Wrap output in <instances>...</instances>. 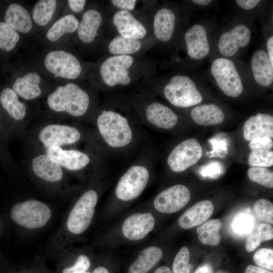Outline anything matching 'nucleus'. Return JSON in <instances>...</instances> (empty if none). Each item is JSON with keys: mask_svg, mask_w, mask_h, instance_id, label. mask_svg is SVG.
<instances>
[{"mask_svg": "<svg viewBox=\"0 0 273 273\" xmlns=\"http://www.w3.org/2000/svg\"><path fill=\"white\" fill-rule=\"evenodd\" d=\"M273 147L272 139L264 136L255 138L250 141L249 147L251 150L255 149H267L271 150Z\"/></svg>", "mask_w": 273, "mask_h": 273, "instance_id": "c03bdc74", "label": "nucleus"}, {"mask_svg": "<svg viewBox=\"0 0 273 273\" xmlns=\"http://www.w3.org/2000/svg\"><path fill=\"white\" fill-rule=\"evenodd\" d=\"M40 81L41 78L38 73L30 72L17 78L13 84V89L24 99L33 100L41 94L39 85Z\"/></svg>", "mask_w": 273, "mask_h": 273, "instance_id": "bb28decb", "label": "nucleus"}, {"mask_svg": "<svg viewBox=\"0 0 273 273\" xmlns=\"http://www.w3.org/2000/svg\"><path fill=\"white\" fill-rule=\"evenodd\" d=\"M10 215L12 220L18 225L28 229H36L47 223L52 212L43 202L31 199L14 205Z\"/></svg>", "mask_w": 273, "mask_h": 273, "instance_id": "20e7f679", "label": "nucleus"}, {"mask_svg": "<svg viewBox=\"0 0 273 273\" xmlns=\"http://www.w3.org/2000/svg\"><path fill=\"white\" fill-rule=\"evenodd\" d=\"M191 193L185 186L177 184L161 191L153 200L154 208L165 214L176 212L184 208L190 200Z\"/></svg>", "mask_w": 273, "mask_h": 273, "instance_id": "ddd939ff", "label": "nucleus"}, {"mask_svg": "<svg viewBox=\"0 0 273 273\" xmlns=\"http://www.w3.org/2000/svg\"><path fill=\"white\" fill-rule=\"evenodd\" d=\"M175 16L170 9L162 8L155 15L153 31L156 38L162 41H169L173 34Z\"/></svg>", "mask_w": 273, "mask_h": 273, "instance_id": "393cba45", "label": "nucleus"}, {"mask_svg": "<svg viewBox=\"0 0 273 273\" xmlns=\"http://www.w3.org/2000/svg\"><path fill=\"white\" fill-rule=\"evenodd\" d=\"M102 22L101 13L96 10L86 11L82 15L77 28L78 36L84 43H89L95 39Z\"/></svg>", "mask_w": 273, "mask_h": 273, "instance_id": "a878e982", "label": "nucleus"}, {"mask_svg": "<svg viewBox=\"0 0 273 273\" xmlns=\"http://www.w3.org/2000/svg\"><path fill=\"white\" fill-rule=\"evenodd\" d=\"M83 273H90V272H87V271H85V272H83Z\"/></svg>", "mask_w": 273, "mask_h": 273, "instance_id": "13d9d810", "label": "nucleus"}, {"mask_svg": "<svg viewBox=\"0 0 273 273\" xmlns=\"http://www.w3.org/2000/svg\"><path fill=\"white\" fill-rule=\"evenodd\" d=\"M90 266L89 258L84 254L79 255L73 265L65 268L62 273H83L86 271Z\"/></svg>", "mask_w": 273, "mask_h": 273, "instance_id": "a19ab883", "label": "nucleus"}, {"mask_svg": "<svg viewBox=\"0 0 273 273\" xmlns=\"http://www.w3.org/2000/svg\"><path fill=\"white\" fill-rule=\"evenodd\" d=\"M260 2L259 0H237L236 3L241 8L247 10L255 7Z\"/></svg>", "mask_w": 273, "mask_h": 273, "instance_id": "de8ad7c7", "label": "nucleus"}, {"mask_svg": "<svg viewBox=\"0 0 273 273\" xmlns=\"http://www.w3.org/2000/svg\"><path fill=\"white\" fill-rule=\"evenodd\" d=\"M194 273H213V269L209 263H205L198 267Z\"/></svg>", "mask_w": 273, "mask_h": 273, "instance_id": "3c124183", "label": "nucleus"}, {"mask_svg": "<svg viewBox=\"0 0 273 273\" xmlns=\"http://www.w3.org/2000/svg\"><path fill=\"white\" fill-rule=\"evenodd\" d=\"M214 211L212 203L201 201L186 210L178 218V223L184 229H189L206 222Z\"/></svg>", "mask_w": 273, "mask_h": 273, "instance_id": "aec40b11", "label": "nucleus"}, {"mask_svg": "<svg viewBox=\"0 0 273 273\" xmlns=\"http://www.w3.org/2000/svg\"><path fill=\"white\" fill-rule=\"evenodd\" d=\"M211 72L217 85L226 95L236 98L242 94V80L232 61L224 58L215 60Z\"/></svg>", "mask_w": 273, "mask_h": 273, "instance_id": "0eeeda50", "label": "nucleus"}, {"mask_svg": "<svg viewBox=\"0 0 273 273\" xmlns=\"http://www.w3.org/2000/svg\"><path fill=\"white\" fill-rule=\"evenodd\" d=\"M57 7L55 0H40L34 6L32 11V18L39 26H45L53 18Z\"/></svg>", "mask_w": 273, "mask_h": 273, "instance_id": "473e14b6", "label": "nucleus"}, {"mask_svg": "<svg viewBox=\"0 0 273 273\" xmlns=\"http://www.w3.org/2000/svg\"><path fill=\"white\" fill-rule=\"evenodd\" d=\"M113 23L117 31L123 37L139 39L147 34L145 27L129 12L120 10L114 14Z\"/></svg>", "mask_w": 273, "mask_h": 273, "instance_id": "a211bd4d", "label": "nucleus"}, {"mask_svg": "<svg viewBox=\"0 0 273 273\" xmlns=\"http://www.w3.org/2000/svg\"><path fill=\"white\" fill-rule=\"evenodd\" d=\"M44 65L55 77L74 79L81 72V66L77 58L62 50L49 53L44 59Z\"/></svg>", "mask_w": 273, "mask_h": 273, "instance_id": "9d476101", "label": "nucleus"}, {"mask_svg": "<svg viewBox=\"0 0 273 273\" xmlns=\"http://www.w3.org/2000/svg\"><path fill=\"white\" fill-rule=\"evenodd\" d=\"M78 19L72 15H67L58 19L47 33V38L51 41H56L63 35L73 33L77 30Z\"/></svg>", "mask_w": 273, "mask_h": 273, "instance_id": "c756f323", "label": "nucleus"}, {"mask_svg": "<svg viewBox=\"0 0 273 273\" xmlns=\"http://www.w3.org/2000/svg\"><path fill=\"white\" fill-rule=\"evenodd\" d=\"M18 32L5 22H0V49L6 52L12 51L19 40Z\"/></svg>", "mask_w": 273, "mask_h": 273, "instance_id": "f704fd0d", "label": "nucleus"}, {"mask_svg": "<svg viewBox=\"0 0 273 273\" xmlns=\"http://www.w3.org/2000/svg\"><path fill=\"white\" fill-rule=\"evenodd\" d=\"M46 153L53 158L61 166L70 171H78L86 167L90 159L85 153L75 149H63L51 147L46 149Z\"/></svg>", "mask_w": 273, "mask_h": 273, "instance_id": "2eb2a0df", "label": "nucleus"}, {"mask_svg": "<svg viewBox=\"0 0 273 273\" xmlns=\"http://www.w3.org/2000/svg\"><path fill=\"white\" fill-rule=\"evenodd\" d=\"M262 242L257 232L256 229H253L249 234L245 243V248L250 252L255 250Z\"/></svg>", "mask_w": 273, "mask_h": 273, "instance_id": "37998d69", "label": "nucleus"}, {"mask_svg": "<svg viewBox=\"0 0 273 273\" xmlns=\"http://www.w3.org/2000/svg\"><path fill=\"white\" fill-rule=\"evenodd\" d=\"M154 273H172V271L169 267L162 266L158 268Z\"/></svg>", "mask_w": 273, "mask_h": 273, "instance_id": "864d4df0", "label": "nucleus"}, {"mask_svg": "<svg viewBox=\"0 0 273 273\" xmlns=\"http://www.w3.org/2000/svg\"><path fill=\"white\" fill-rule=\"evenodd\" d=\"M5 23L17 32L26 33L32 27V20L27 11L21 5H9L5 14Z\"/></svg>", "mask_w": 273, "mask_h": 273, "instance_id": "b1692460", "label": "nucleus"}, {"mask_svg": "<svg viewBox=\"0 0 273 273\" xmlns=\"http://www.w3.org/2000/svg\"><path fill=\"white\" fill-rule=\"evenodd\" d=\"M243 135L247 141L264 136L272 139L273 116L267 114L258 113L250 117L244 124Z\"/></svg>", "mask_w": 273, "mask_h": 273, "instance_id": "6ab92c4d", "label": "nucleus"}, {"mask_svg": "<svg viewBox=\"0 0 273 273\" xmlns=\"http://www.w3.org/2000/svg\"><path fill=\"white\" fill-rule=\"evenodd\" d=\"M215 273H229V272L225 271H223V270H219V271H217Z\"/></svg>", "mask_w": 273, "mask_h": 273, "instance_id": "4d7b16f0", "label": "nucleus"}, {"mask_svg": "<svg viewBox=\"0 0 273 273\" xmlns=\"http://www.w3.org/2000/svg\"><path fill=\"white\" fill-rule=\"evenodd\" d=\"M189 56L195 60L205 58L209 53L210 46L204 27L196 24L187 30L185 34Z\"/></svg>", "mask_w": 273, "mask_h": 273, "instance_id": "dca6fc26", "label": "nucleus"}, {"mask_svg": "<svg viewBox=\"0 0 273 273\" xmlns=\"http://www.w3.org/2000/svg\"><path fill=\"white\" fill-rule=\"evenodd\" d=\"M133 63L130 55H117L108 58L101 64L100 72L104 82L109 86L126 85L131 82L129 68Z\"/></svg>", "mask_w": 273, "mask_h": 273, "instance_id": "1a4fd4ad", "label": "nucleus"}, {"mask_svg": "<svg viewBox=\"0 0 273 273\" xmlns=\"http://www.w3.org/2000/svg\"><path fill=\"white\" fill-rule=\"evenodd\" d=\"M255 263L261 268L268 270H273V250L268 248L258 250L253 256Z\"/></svg>", "mask_w": 273, "mask_h": 273, "instance_id": "ea45409f", "label": "nucleus"}, {"mask_svg": "<svg viewBox=\"0 0 273 273\" xmlns=\"http://www.w3.org/2000/svg\"><path fill=\"white\" fill-rule=\"evenodd\" d=\"M250 38L249 28L245 25H238L221 35L218 42V50L224 56H232L238 52L240 48L246 47Z\"/></svg>", "mask_w": 273, "mask_h": 273, "instance_id": "4468645a", "label": "nucleus"}, {"mask_svg": "<svg viewBox=\"0 0 273 273\" xmlns=\"http://www.w3.org/2000/svg\"><path fill=\"white\" fill-rule=\"evenodd\" d=\"M249 210L242 211L234 217L232 228L236 234L245 235L249 234L254 229L255 219Z\"/></svg>", "mask_w": 273, "mask_h": 273, "instance_id": "72a5a7b5", "label": "nucleus"}, {"mask_svg": "<svg viewBox=\"0 0 273 273\" xmlns=\"http://www.w3.org/2000/svg\"><path fill=\"white\" fill-rule=\"evenodd\" d=\"M156 221L150 212L133 213L123 220L120 227V236L129 242L141 241L154 230Z\"/></svg>", "mask_w": 273, "mask_h": 273, "instance_id": "6e6552de", "label": "nucleus"}, {"mask_svg": "<svg viewBox=\"0 0 273 273\" xmlns=\"http://www.w3.org/2000/svg\"><path fill=\"white\" fill-rule=\"evenodd\" d=\"M31 168L37 177L48 182L60 181L63 176L62 166L46 153L39 154L32 159Z\"/></svg>", "mask_w": 273, "mask_h": 273, "instance_id": "f3484780", "label": "nucleus"}, {"mask_svg": "<svg viewBox=\"0 0 273 273\" xmlns=\"http://www.w3.org/2000/svg\"><path fill=\"white\" fill-rule=\"evenodd\" d=\"M248 162L252 167H270L273 165V152L267 149L251 150Z\"/></svg>", "mask_w": 273, "mask_h": 273, "instance_id": "c9c22d12", "label": "nucleus"}, {"mask_svg": "<svg viewBox=\"0 0 273 273\" xmlns=\"http://www.w3.org/2000/svg\"><path fill=\"white\" fill-rule=\"evenodd\" d=\"M195 4L202 5V6H206L210 4L212 1L210 0H193L192 1Z\"/></svg>", "mask_w": 273, "mask_h": 273, "instance_id": "6e6d98bb", "label": "nucleus"}, {"mask_svg": "<svg viewBox=\"0 0 273 273\" xmlns=\"http://www.w3.org/2000/svg\"><path fill=\"white\" fill-rule=\"evenodd\" d=\"M142 47L138 39L119 35L113 38L108 45L110 53L114 56L129 55L138 52Z\"/></svg>", "mask_w": 273, "mask_h": 273, "instance_id": "2f4dec72", "label": "nucleus"}, {"mask_svg": "<svg viewBox=\"0 0 273 273\" xmlns=\"http://www.w3.org/2000/svg\"><path fill=\"white\" fill-rule=\"evenodd\" d=\"M49 108L56 112H66L80 117L87 111L89 105L88 94L78 85L69 83L59 86L47 98Z\"/></svg>", "mask_w": 273, "mask_h": 273, "instance_id": "f257e3e1", "label": "nucleus"}, {"mask_svg": "<svg viewBox=\"0 0 273 273\" xmlns=\"http://www.w3.org/2000/svg\"><path fill=\"white\" fill-rule=\"evenodd\" d=\"M267 49L268 51V57L269 61L273 65V36H270L267 41Z\"/></svg>", "mask_w": 273, "mask_h": 273, "instance_id": "603ef678", "label": "nucleus"}, {"mask_svg": "<svg viewBox=\"0 0 273 273\" xmlns=\"http://www.w3.org/2000/svg\"><path fill=\"white\" fill-rule=\"evenodd\" d=\"M165 98L173 105L186 108L200 103L202 96L195 82L185 75H175L164 88Z\"/></svg>", "mask_w": 273, "mask_h": 273, "instance_id": "423d86ee", "label": "nucleus"}, {"mask_svg": "<svg viewBox=\"0 0 273 273\" xmlns=\"http://www.w3.org/2000/svg\"><path fill=\"white\" fill-rule=\"evenodd\" d=\"M98 131L108 146L121 148L132 141L133 132L126 118L111 110H104L97 120Z\"/></svg>", "mask_w": 273, "mask_h": 273, "instance_id": "f03ea898", "label": "nucleus"}, {"mask_svg": "<svg viewBox=\"0 0 273 273\" xmlns=\"http://www.w3.org/2000/svg\"><path fill=\"white\" fill-rule=\"evenodd\" d=\"M99 195L95 189L85 191L78 199L70 211L67 220L68 231L73 234L84 233L94 217Z\"/></svg>", "mask_w": 273, "mask_h": 273, "instance_id": "39448f33", "label": "nucleus"}, {"mask_svg": "<svg viewBox=\"0 0 273 273\" xmlns=\"http://www.w3.org/2000/svg\"><path fill=\"white\" fill-rule=\"evenodd\" d=\"M146 117L149 123L162 129L172 128L178 121L177 115L171 109L158 102H153L148 106Z\"/></svg>", "mask_w": 273, "mask_h": 273, "instance_id": "412c9836", "label": "nucleus"}, {"mask_svg": "<svg viewBox=\"0 0 273 273\" xmlns=\"http://www.w3.org/2000/svg\"><path fill=\"white\" fill-rule=\"evenodd\" d=\"M189 249L184 246L176 254L172 264V273H190L193 267L190 263Z\"/></svg>", "mask_w": 273, "mask_h": 273, "instance_id": "4c0bfd02", "label": "nucleus"}, {"mask_svg": "<svg viewBox=\"0 0 273 273\" xmlns=\"http://www.w3.org/2000/svg\"><path fill=\"white\" fill-rule=\"evenodd\" d=\"M262 242L269 240L273 238V229L271 225L262 223L256 228Z\"/></svg>", "mask_w": 273, "mask_h": 273, "instance_id": "a18cd8bd", "label": "nucleus"}, {"mask_svg": "<svg viewBox=\"0 0 273 273\" xmlns=\"http://www.w3.org/2000/svg\"><path fill=\"white\" fill-rule=\"evenodd\" d=\"M221 226V222L218 219H211L205 222L197 230L199 241L206 245H218L221 240L219 231Z\"/></svg>", "mask_w": 273, "mask_h": 273, "instance_id": "7c9ffc66", "label": "nucleus"}, {"mask_svg": "<svg viewBox=\"0 0 273 273\" xmlns=\"http://www.w3.org/2000/svg\"><path fill=\"white\" fill-rule=\"evenodd\" d=\"M249 178L265 187H273V173L266 167H251L247 171Z\"/></svg>", "mask_w": 273, "mask_h": 273, "instance_id": "e433bc0d", "label": "nucleus"}, {"mask_svg": "<svg viewBox=\"0 0 273 273\" xmlns=\"http://www.w3.org/2000/svg\"><path fill=\"white\" fill-rule=\"evenodd\" d=\"M163 255L162 250L157 246L144 248L129 265L127 273H148L160 261Z\"/></svg>", "mask_w": 273, "mask_h": 273, "instance_id": "4be33fe9", "label": "nucleus"}, {"mask_svg": "<svg viewBox=\"0 0 273 273\" xmlns=\"http://www.w3.org/2000/svg\"><path fill=\"white\" fill-rule=\"evenodd\" d=\"M0 103L8 114L17 121H22L26 115V106L19 101L18 95L12 88L4 89L0 95Z\"/></svg>", "mask_w": 273, "mask_h": 273, "instance_id": "c85d7f7f", "label": "nucleus"}, {"mask_svg": "<svg viewBox=\"0 0 273 273\" xmlns=\"http://www.w3.org/2000/svg\"><path fill=\"white\" fill-rule=\"evenodd\" d=\"M223 165L218 161L209 162L203 166L200 169V173L204 177H217L223 172Z\"/></svg>", "mask_w": 273, "mask_h": 273, "instance_id": "79ce46f5", "label": "nucleus"}, {"mask_svg": "<svg viewBox=\"0 0 273 273\" xmlns=\"http://www.w3.org/2000/svg\"><path fill=\"white\" fill-rule=\"evenodd\" d=\"M150 173L148 168L141 165L129 167L118 180L114 195L121 202H129L138 198L148 185Z\"/></svg>", "mask_w": 273, "mask_h": 273, "instance_id": "7ed1b4c3", "label": "nucleus"}, {"mask_svg": "<svg viewBox=\"0 0 273 273\" xmlns=\"http://www.w3.org/2000/svg\"><path fill=\"white\" fill-rule=\"evenodd\" d=\"M251 67L254 78L259 84L267 86L272 82L273 65L265 51L257 50L254 53Z\"/></svg>", "mask_w": 273, "mask_h": 273, "instance_id": "5701e85b", "label": "nucleus"}, {"mask_svg": "<svg viewBox=\"0 0 273 273\" xmlns=\"http://www.w3.org/2000/svg\"><path fill=\"white\" fill-rule=\"evenodd\" d=\"M38 139L46 149L61 147L78 142L81 138L80 131L76 127L66 124H50L40 129Z\"/></svg>", "mask_w": 273, "mask_h": 273, "instance_id": "f8f14e48", "label": "nucleus"}, {"mask_svg": "<svg viewBox=\"0 0 273 273\" xmlns=\"http://www.w3.org/2000/svg\"><path fill=\"white\" fill-rule=\"evenodd\" d=\"M253 212L257 218L261 221L273 223V204L264 199L257 200L253 205Z\"/></svg>", "mask_w": 273, "mask_h": 273, "instance_id": "58836bf2", "label": "nucleus"}, {"mask_svg": "<svg viewBox=\"0 0 273 273\" xmlns=\"http://www.w3.org/2000/svg\"><path fill=\"white\" fill-rule=\"evenodd\" d=\"M93 273H110L109 270L105 266H99L95 268Z\"/></svg>", "mask_w": 273, "mask_h": 273, "instance_id": "5fc2aeb1", "label": "nucleus"}, {"mask_svg": "<svg viewBox=\"0 0 273 273\" xmlns=\"http://www.w3.org/2000/svg\"><path fill=\"white\" fill-rule=\"evenodd\" d=\"M85 2L84 0H69L68 3L73 11L80 12L83 10Z\"/></svg>", "mask_w": 273, "mask_h": 273, "instance_id": "09e8293b", "label": "nucleus"}, {"mask_svg": "<svg viewBox=\"0 0 273 273\" xmlns=\"http://www.w3.org/2000/svg\"><path fill=\"white\" fill-rule=\"evenodd\" d=\"M114 6L123 10L128 11L134 9L136 1L135 0H113L111 1Z\"/></svg>", "mask_w": 273, "mask_h": 273, "instance_id": "49530a36", "label": "nucleus"}, {"mask_svg": "<svg viewBox=\"0 0 273 273\" xmlns=\"http://www.w3.org/2000/svg\"><path fill=\"white\" fill-rule=\"evenodd\" d=\"M245 273H273L266 269L259 266L249 265L247 267Z\"/></svg>", "mask_w": 273, "mask_h": 273, "instance_id": "8fccbe9b", "label": "nucleus"}, {"mask_svg": "<svg viewBox=\"0 0 273 273\" xmlns=\"http://www.w3.org/2000/svg\"><path fill=\"white\" fill-rule=\"evenodd\" d=\"M191 116L196 123L203 126L218 125L224 119L222 109L214 104H203L194 108Z\"/></svg>", "mask_w": 273, "mask_h": 273, "instance_id": "cd10ccee", "label": "nucleus"}, {"mask_svg": "<svg viewBox=\"0 0 273 273\" xmlns=\"http://www.w3.org/2000/svg\"><path fill=\"white\" fill-rule=\"evenodd\" d=\"M202 153V148L197 140H186L172 150L168 157L167 164L173 171L183 172L195 164Z\"/></svg>", "mask_w": 273, "mask_h": 273, "instance_id": "9b49d317", "label": "nucleus"}]
</instances>
